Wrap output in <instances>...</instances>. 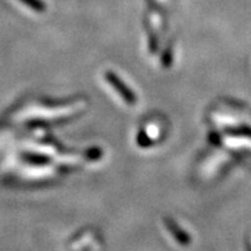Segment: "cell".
Segmentation results:
<instances>
[{
    "instance_id": "1",
    "label": "cell",
    "mask_w": 251,
    "mask_h": 251,
    "mask_svg": "<svg viewBox=\"0 0 251 251\" xmlns=\"http://www.w3.org/2000/svg\"><path fill=\"white\" fill-rule=\"evenodd\" d=\"M24 1H26L27 4H30L32 8H39V9H41V7H43V4L40 3L39 0H24Z\"/></svg>"
}]
</instances>
